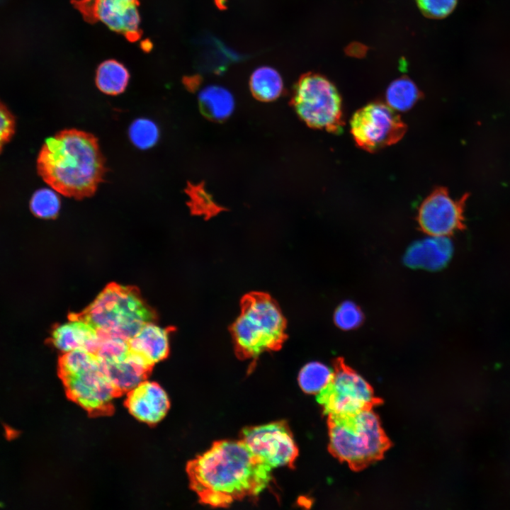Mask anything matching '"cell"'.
<instances>
[{
    "label": "cell",
    "mask_w": 510,
    "mask_h": 510,
    "mask_svg": "<svg viewBox=\"0 0 510 510\" xmlns=\"http://www.w3.org/2000/svg\"><path fill=\"white\" fill-rule=\"evenodd\" d=\"M30 208L32 212L38 217L54 218L60 211V200L55 190L41 188L33 195Z\"/></svg>",
    "instance_id": "23"
},
{
    "label": "cell",
    "mask_w": 510,
    "mask_h": 510,
    "mask_svg": "<svg viewBox=\"0 0 510 510\" xmlns=\"http://www.w3.org/2000/svg\"><path fill=\"white\" fill-rule=\"evenodd\" d=\"M453 251L448 237L430 236L414 243L407 251L404 261L413 268L436 271L447 264Z\"/></svg>",
    "instance_id": "15"
},
{
    "label": "cell",
    "mask_w": 510,
    "mask_h": 510,
    "mask_svg": "<svg viewBox=\"0 0 510 510\" xmlns=\"http://www.w3.org/2000/svg\"><path fill=\"white\" fill-rule=\"evenodd\" d=\"M293 103L308 125L339 132L343 126L341 98L335 86L319 74L303 75L295 84Z\"/></svg>",
    "instance_id": "7"
},
{
    "label": "cell",
    "mask_w": 510,
    "mask_h": 510,
    "mask_svg": "<svg viewBox=\"0 0 510 510\" xmlns=\"http://www.w3.org/2000/svg\"><path fill=\"white\" fill-rule=\"evenodd\" d=\"M271 470L241 439L214 442L187 465L191 488L201 503L212 507L256 497L271 482Z\"/></svg>",
    "instance_id": "1"
},
{
    "label": "cell",
    "mask_w": 510,
    "mask_h": 510,
    "mask_svg": "<svg viewBox=\"0 0 510 510\" xmlns=\"http://www.w3.org/2000/svg\"><path fill=\"white\" fill-rule=\"evenodd\" d=\"M172 329L152 322L143 325L129 341L130 351L142 357L149 365L164 360L169 352V334Z\"/></svg>",
    "instance_id": "16"
},
{
    "label": "cell",
    "mask_w": 510,
    "mask_h": 510,
    "mask_svg": "<svg viewBox=\"0 0 510 510\" xmlns=\"http://www.w3.org/2000/svg\"><path fill=\"white\" fill-rule=\"evenodd\" d=\"M334 322L344 330L358 327L363 321V313L353 302L345 301L341 304L334 312Z\"/></svg>",
    "instance_id": "26"
},
{
    "label": "cell",
    "mask_w": 510,
    "mask_h": 510,
    "mask_svg": "<svg viewBox=\"0 0 510 510\" xmlns=\"http://www.w3.org/2000/svg\"><path fill=\"white\" fill-rule=\"evenodd\" d=\"M317 400L328 417H344L372 409L381 402L371 386L339 358L333 376Z\"/></svg>",
    "instance_id": "8"
},
{
    "label": "cell",
    "mask_w": 510,
    "mask_h": 510,
    "mask_svg": "<svg viewBox=\"0 0 510 510\" xmlns=\"http://www.w3.org/2000/svg\"><path fill=\"white\" fill-rule=\"evenodd\" d=\"M37 169L52 189L76 199L93 196L106 171L96 137L74 128L46 140L38 157Z\"/></svg>",
    "instance_id": "2"
},
{
    "label": "cell",
    "mask_w": 510,
    "mask_h": 510,
    "mask_svg": "<svg viewBox=\"0 0 510 510\" xmlns=\"http://www.w3.org/2000/svg\"><path fill=\"white\" fill-rule=\"evenodd\" d=\"M15 132V118L8 109L0 102V152Z\"/></svg>",
    "instance_id": "28"
},
{
    "label": "cell",
    "mask_w": 510,
    "mask_h": 510,
    "mask_svg": "<svg viewBox=\"0 0 510 510\" xmlns=\"http://www.w3.org/2000/svg\"><path fill=\"white\" fill-rule=\"evenodd\" d=\"M421 96L415 84L407 77L393 81L386 91L387 105L395 110L405 111L411 108Z\"/></svg>",
    "instance_id": "21"
},
{
    "label": "cell",
    "mask_w": 510,
    "mask_h": 510,
    "mask_svg": "<svg viewBox=\"0 0 510 510\" xmlns=\"http://www.w3.org/2000/svg\"><path fill=\"white\" fill-rule=\"evenodd\" d=\"M101 340L97 330L79 314H72L68 322L57 325L51 337L53 346L63 353L84 349L95 354Z\"/></svg>",
    "instance_id": "14"
},
{
    "label": "cell",
    "mask_w": 510,
    "mask_h": 510,
    "mask_svg": "<svg viewBox=\"0 0 510 510\" xmlns=\"http://www.w3.org/2000/svg\"><path fill=\"white\" fill-rule=\"evenodd\" d=\"M86 13L110 30L130 39L140 33V16L137 0H86Z\"/></svg>",
    "instance_id": "12"
},
{
    "label": "cell",
    "mask_w": 510,
    "mask_h": 510,
    "mask_svg": "<svg viewBox=\"0 0 510 510\" xmlns=\"http://www.w3.org/2000/svg\"><path fill=\"white\" fill-rule=\"evenodd\" d=\"M253 95L263 101H271L280 96L283 83L280 74L270 67H261L254 71L249 81Z\"/></svg>",
    "instance_id": "20"
},
{
    "label": "cell",
    "mask_w": 510,
    "mask_h": 510,
    "mask_svg": "<svg viewBox=\"0 0 510 510\" xmlns=\"http://www.w3.org/2000/svg\"><path fill=\"white\" fill-rule=\"evenodd\" d=\"M125 405L130 414L137 420L154 425L166 416L170 401L159 384L144 380L127 392Z\"/></svg>",
    "instance_id": "13"
},
{
    "label": "cell",
    "mask_w": 510,
    "mask_h": 510,
    "mask_svg": "<svg viewBox=\"0 0 510 510\" xmlns=\"http://www.w3.org/2000/svg\"><path fill=\"white\" fill-rule=\"evenodd\" d=\"M329 450L354 470L381 459L390 441L372 409L344 417H328Z\"/></svg>",
    "instance_id": "5"
},
{
    "label": "cell",
    "mask_w": 510,
    "mask_h": 510,
    "mask_svg": "<svg viewBox=\"0 0 510 510\" xmlns=\"http://www.w3.org/2000/svg\"><path fill=\"white\" fill-rule=\"evenodd\" d=\"M333 370L320 362H310L300 370L298 382L306 393L318 395L329 384Z\"/></svg>",
    "instance_id": "22"
},
{
    "label": "cell",
    "mask_w": 510,
    "mask_h": 510,
    "mask_svg": "<svg viewBox=\"0 0 510 510\" xmlns=\"http://www.w3.org/2000/svg\"><path fill=\"white\" fill-rule=\"evenodd\" d=\"M458 0H416L421 12L434 19L448 16L454 10Z\"/></svg>",
    "instance_id": "27"
},
{
    "label": "cell",
    "mask_w": 510,
    "mask_h": 510,
    "mask_svg": "<svg viewBox=\"0 0 510 510\" xmlns=\"http://www.w3.org/2000/svg\"><path fill=\"white\" fill-rule=\"evenodd\" d=\"M103 365L119 394L128 392L146 380L152 368L142 357L131 351L123 360Z\"/></svg>",
    "instance_id": "17"
},
{
    "label": "cell",
    "mask_w": 510,
    "mask_h": 510,
    "mask_svg": "<svg viewBox=\"0 0 510 510\" xmlns=\"http://www.w3.org/2000/svg\"><path fill=\"white\" fill-rule=\"evenodd\" d=\"M241 440L256 458L271 469L293 467L298 455L293 436L284 421L245 428Z\"/></svg>",
    "instance_id": "10"
},
{
    "label": "cell",
    "mask_w": 510,
    "mask_h": 510,
    "mask_svg": "<svg viewBox=\"0 0 510 510\" xmlns=\"http://www.w3.org/2000/svg\"><path fill=\"white\" fill-rule=\"evenodd\" d=\"M159 135L157 125L149 119H137L130 126V139L136 147L141 149L153 147L158 141Z\"/></svg>",
    "instance_id": "24"
},
{
    "label": "cell",
    "mask_w": 510,
    "mask_h": 510,
    "mask_svg": "<svg viewBox=\"0 0 510 510\" xmlns=\"http://www.w3.org/2000/svg\"><path fill=\"white\" fill-rule=\"evenodd\" d=\"M130 353L128 341L116 337H104L101 338L95 355L103 364H109L123 360Z\"/></svg>",
    "instance_id": "25"
},
{
    "label": "cell",
    "mask_w": 510,
    "mask_h": 510,
    "mask_svg": "<svg viewBox=\"0 0 510 510\" xmlns=\"http://www.w3.org/2000/svg\"><path fill=\"white\" fill-rule=\"evenodd\" d=\"M101 338L116 337L129 341L149 322L154 312L142 299L137 290L110 283L81 313Z\"/></svg>",
    "instance_id": "4"
},
{
    "label": "cell",
    "mask_w": 510,
    "mask_h": 510,
    "mask_svg": "<svg viewBox=\"0 0 510 510\" xmlns=\"http://www.w3.org/2000/svg\"><path fill=\"white\" fill-rule=\"evenodd\" d=\"M286 322L267 294L251 293L242 300L241 312L232 327L235 350L244 359L279 349L286 338Z\"/></svg>",
    "instance_id": "3"
},
{
    "label": "cell",
    "mask_w": 510,
    "mask_h": 510,
    "mask_svg": "<svg viewBox=\"0 0 510 510\" xmlns=\"http://www.w3.org/2000/svg\"><path fill=\"white\" fill-rule=\"evenodd\" d=\"M95 79L96 86L101 92L115 96L125 90L130 74L122 63L115 60H108L98 67Z\"/></svg>",
    "instance_id": "19"
},
{
    "label": "cell",
    "mask_w": 510,
    "mask_h": 510,
    "mask_svg": "<svg viewBox=\"0 0 510 510\" xmlns=\"http://www.w3.org/2000/svg\"><path fill=\"white\" fill-rule=\"evenodd\" d=\"M60 371L69 397L81 407L96 414L111 409L119 393L94 353L84 349L64 353Z\"/></svg>",
    "instance_id": "6"
},
{
    "label": "cell",
    "mask_w": 510,
    "mask_h": 510,
    "mask_svg": "<svg viewBox=\"0 0 510 510\" xmlns=\"http://www.w3.org/2000/svg\"><path fill=\"white\" fill-rule=\"evenodd\" d=\"M465 200L453 199L444 188H436L419 208L420 230L429 236L448 237L462 229Z\"/></svg>",
    "instance_id": "11"
},
{
    "label": "cell",
    "mask_w": 510,
    "mask_h": 510,
    "mask_svg": "<svg viewBox=\"0 0 510 510\" xmlns=\"http://www.w3.org/2000/svg\"><path fill=\"white\" fill-rule=\"evenodd\" d=\"M351 132L357 145L375 152L400 141L407 125L394 109L380 102L369 103L352 116Z\"/></svg>",
    "instance_id": "9"
},
{
    "label": "cell",
    "mask_w": 510,
    "mask_h": 510,
    "mask_svg": "<svg viewBox=\"0 0 510 510\" xmlns=\"http://www.w3.org/2000/svg\"><path fill=\"white\" fill-rule=\"evenodd\" d=\"M198 101L203 113L214 120L227 118L234 108L232 94L218 85L205 86L199 93Z\"/></svg>",
    "instance_id": "18"
}]
</instances>
